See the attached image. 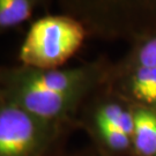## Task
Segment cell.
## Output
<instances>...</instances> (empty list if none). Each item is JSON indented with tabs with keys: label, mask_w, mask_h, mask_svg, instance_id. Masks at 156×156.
<instances>
[{
	"label": "cell",
	"mask_w": 156,
	"mask_h": 156,
	"mask_svg": "<svg viewBox=\"0 0 156 156\" xmlns=\"http://www.w3.org/2000/svg\"><path fill=\"white\" fill-rule=\"evenodd\" d=\"M89 34L79 20L66 15H45L29 27L19 50L20 65L55 69L66 64Z\"/></svg>",
	"instance_id": "3957f363"
},
{
	"label": "cell",
	"mask_w": 156,
	"mask_h": 156,
	"mask_svg": "<svg viewBox=\"0 0 156 156\" xmlns=\"http://www.w3.org/2000/svg\"><path fill=\"white\" fill-rule=\"evenodd\" d=\"M68 128L39 119L4 95L0 102V156H53Z\"/></svg>",
	"instance_id": "277c9868"
},
{
	"label": "cell",
	"mask_w": 156,
	"mask_h": 156,
	"mask_svg": "<svg viewBox=\"0 0 156 156\" xmlns=\"http://www.w3.org/2000/svg\"><path fill=\"white\" fill-rule=\"evenodd\" d=\"M132 149L136 156L156 155V111L133 105Z\"/></svg>",
	"instance_id": "8992f818"
},
{
	"label": "cell",
	"mask_w": 156,
	"mask_h": 156,
	"mask_svg": "<svg viewBox=\"0 0 156 156\" xmlns=\"http://www.w3.org/2000/svg\"><path fill=\"white\" fill-rule=\"evenodd\" d=\"M104 84L129 104L156 111V68L111 65Z\"/></svg>",
	"instance_id": "5b68a950"
},
{
	"label": "cell",
	"mask_w": 156,
	"mask_h": 156,
	"mask_svg": "<svg viewBox=\"0 0 156 156\" xmlns=\"http://www.w3.org/2000/svg\"><path fill=\"white\" fill-rule=\"evenodd\" d=\"M1 68H2V66H0V102L4 98V87H2V80H1Z\"/></svg>",
	"instance_id": "30bf717a"
},
{
	"label": "cell",
	"mask_w": 156,
	"mask_h": 156,
	"mask_svg": "<svg viewBox=\"0 0 156 156\" xmlns=\"http://www.w3.org/2000/svg\"><path fill=\"white\" fill-rule=\"evenodd\" d=\"M62 14L79 20L89 36L105 41L156 34V0H56Z\"/></svg>",
	"instance_id": "7a4b0ae2"
},
{
	"label": "cell",
	"mask_w": 156,
	"mask_h": 156,
	"mask_svg": "<svg viewBox=\"0 0 156 156\" xmlns=\"http://www.w3.org/2000/svg\"><path fill=\"white\" fill-rule=\"evenodd\" d=\"M110 66L103 59L55 69L2 66L4 95L44 122L71 127L84 102L104 84Z\"/></svg>",
	"instance_id": "6da1fadb"
},
{
	"label": "cell",
	"mask_w": 156,
	"mask_h": 156,
	"mask_svg": "<svg viewBox=\"0 0 156 156\" xmlns=\"http://www.w3.org/2000/svg\"><path fill=\"white\" fill-rule=\"evenodd\" d=\"M119 64L127 67L156 68V34L131 43L127 56Z\"/></svg>",
	"instance_id": "ba28073f"
},
{
	"label": "cell",
	"mask_w": 156,
	"mask_h": 156,
	"mask_svg": "<svg viewBox=\"0 0 156 156\" xmlns=\"http://www.w3.org/2000/svg\"><path fill=\"white\" fill-rule=\"evenodd\" d=\"M68 156H102V155H100L94 148H90V149H83V151H76V153H74V154Z\"/></svg>",
	"instance_id": "9c48e42d"
},
{
	"label": "cell",
	"mask_w": 156,
	"mask_h": 156,
	"mask_svg": "<svg viewBox=\"0 0 156 156\" xmlns=\"http://www.w3.org/2000/svg\"><path fill=\"white\" fill-rule=\"evenodd\" d=\"M155 156H156V155H155Z\"/></svg>",
	"instance_id": "8fae6325"
},
{
	"label": "cell",
	"mask_w": 156,
	"mask_h": 156,
	"mask_svg": "<svg viewBox=\"0 0 156 156\" xmlns=\"http://www.w3.org/2000/svg\"><path fill=\"white\" fill-rule=\"evenodd\" d=\"M48 0H0V35L21 26Z\"/></svg>",
	"instance_id": "52a82bcc"
}]
</instances>
